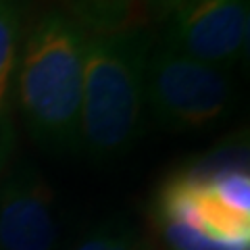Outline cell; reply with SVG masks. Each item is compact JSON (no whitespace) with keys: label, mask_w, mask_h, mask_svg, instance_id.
<instances>
[{"label":"cell","mask_w":250,"mask_h":250,"mask_svg":"<svg viewBox=\"0 0 250 250\" xmlns=\"http://www.w3.org/2000/svg\"><path fill=\"white\" fill-rule=\"evenodd\" d=\"M88 31L61 9L40 13L23 36L15 96L29 134L52 150L80 148Z\"/></svg>","instance_id":"cell-1"},{"label":"cell","mask_w":250,"mask_h":250,"mask_svg":"<svg viewBox=\"0 0 250 250\" xmlns=\"http://www.w3.org/2000/svg\"><path fill=\"white\" fill-rule=\"evenodd\" d=\"M154 44L152 31L140 23L88 36L80 148L90 159H117L138 142L146 106V65Z\"/></svg>","instance_id":"cell-2"},{"label":"cell","mask_w":250,"mask_h":250,"mask_svg":"<svg viewBox=\"0 0 250 250\" xmlns=\"http://www.w3.org/2000/svg\"><path fill=\"white\" fill-rule=\"evenodd\" d=\"M152 213L169 250H250L248 169L236 161L171 175Z\"/></svg>","instance_id":"cell-3"},{"label":"cell","mask_w":250,"mask_h":250,"mask_svg":"<svg viewBox=\"0 0 250 250\" xmlns=\"http://www.w3.org/2000/svg\"><path fill=\"white\" fill-rule=\"evenodd\" d=\"M144 98L161 127L169 131L205 129L229 113L231 71L154 44L146 65Z\"/></svg>","instance_id":"cell-4"},{"label":"cell","mask_w":250,"mask_h":250,"mask_svg":"<svg viewBox=\"0 0 250 250\" xmlns=\"http://www.w3.org/2000/svg\"><path fill=\"white\" fill-rule=\"evenodd\" d=\"M250 0H194L167 19L163 46L231 71L248 54Z\"/></svg>","instance_id":"cell-5"},{"label":"cell","mask_w":250,"mask_h":250,"mask_svg":"<svg viewBox=\"0 0 250 250\" xmlns=\"http://www.w3.org/2000/svg\"><path fill=\"white\" fill-rule=\"evenodd\" d=\"M59 221L52 190L38 171L21 167L0 186V250H54Z\"/></svg>","instance_id":"cell-6"},{"label":"cell","mask_w":250,"mask_h":250,"mask_svg":"<svg viewBox=\"0 0 250 250\" xmlns=\"http://www.w3.org/2000/svg\"><path fill=\"white\" fill-rule=\"evenodd\" d=\"M29 0H0V117L11 115L15 69L25 36Z\"/></svg>","instance_id":"cell-7"},{"label":"cell","mask_w":250,"mask_h":250,"mask_svg":"<svg viewBox=\"0 0 250 250\" xmlns=\"http://www.w3.org/2000/svg\"><path fill=\"white\" fill-rule=\"evenodd\" d=\"M88 34H106L138 23L142 0H54Z\"/></svg>","instance_id":"cell-8"},{"label":"cell","mask_w":250,"mask_h":250,"mask_svg":"<svg viewBox=\"0 0 250 250\" xmlns=\"http://www.w3.org/2000/svg\"><path fill=\"white\" fill-rule=\"evenodd\" d=\"M138 244L125 228H103L88 236L75 250H136Z\"/></svg>","instance_id":"cell-9"},{"label":"cell","mask_w":250,"mask_h":250,"mask_svg":"<svg viewBox=\"0 0 250 250\" xmlns=\"http://www.w3.org/2000/svg\"><path fill=\"white\" fill-rule=\"evenodd\" d=\"M192 2L194 0H144V6L154 23H163V21H167L171 15H175L177 11H182L184 6L192 4Z\"/></svg>","instance_id":"cell-10"},{"label":"cell","mask_w":250,"mask_h":250,"mask_svg":"<svg viewBox=\"0 0 250 250\" xmlns=\"http://www.w3.org/2000/svg\"><path fill=\"white\" fill-rule=\"evenodd\" d=\"M15 146V125L11 115L0 117V173L4 171Z\"/></svg>","instance_id":"cell-11"},{"label":"cell","mask_w":250,"mask_h":250,"mask_svg":"<svg viewBox=\"0 0 250 250\" xmlns=\"http://www.w3.org/2000/svg\"><path fill=\"white\" fill-rule=\"evenodd\" d=\"M136 250H144V248H140V246H138V248H136Z\"/></svg>","instance_id":"cell-12"}]
</instances>
